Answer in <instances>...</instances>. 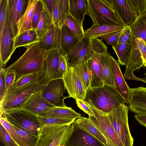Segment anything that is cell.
<instances>
[{
	"label": "cell",
	"mask_w": 146,
	"mask_h": 146,
	"mask_svg": "<svg viewBox=\"0 0 146 146\" xmlns=\"http://www.w3.org/2000/svg\"><path fill=\"white\" fill-rule=\"evenodd\" d=\"M41 78L39 75L31 74L23 76L17 79L9 88L0 102L8 100L30 85L35 84H41Z\"/></svg>",
	"instance_id": "22"
},
{
	"label": "cell",
	"mask_w": 146,
	"mask_h": 146,
	"mask_svg": "<svg viewBox=\"0 0 146 146\" xmlns=\"http://www.w3.org/2000/svg\"><path fill=\"white\" fill-rule=\"evenodd\" d=\"M131 31L129 27H125L117 43H131Z\"/></svg>",
	"instance_id": "46"
},
{
	"label": "cell",
	"mask_w": 146,
	"mask_h": 146,
	"mask_svg": "<svg viewBox=\"0 0 146 146\" xmlns=\"http://www.w3.org/2000/svg\"><path fill=\"white\" fill-rule=\"evenodd\" d=\"M68 67L65 56L60 54L58 68L59 73L62 75L65 73Z\"/></svg>",
	"instance_id": "50"
},
{
	"label": "cell",
	"mask_w": 146,
	"mask_h": 146,
	"mask_svg": "<svg viewBox=\"0 0 146 146\" xmlns=\"http://www.w3.org/2000/svg\"><path fill=\"white\" fill-rule=\"evenodd\" d=\"M0 122L9 132L14 143L18 146H29L4 117L0 116Z\"/></svg>",
	"instance_id": "39"
},
{
	"label": "cell",
	"mask_w": 146,
	"mask_h": 146,
	"mask_svg": "<svg viewBox=\"0 0 146 146\" xmlns=\"http://www.w3.org/2000/svg\"><path fill=\"white\" fill-rule=\"evenodd\" d=\"M38 38L36 30L32 29L17 35L15 38L14 48L20 46L26 47L29 45L38 42Z\"/></svg>",
	"instance_id": "31"
},
{
	"label": "cell",
	"mask_w": 146,
	"mask_h": 146,
	"mask_svg": "<svg viewBox=\"0 0 146 146\" xmlns=\"http://www.w3.org/2000/svg\"><path fill=\"white\" fill-rule=\"evenodd\" d=\"M86 2L87 14L92 19L93 25H123L106 0H87Z\"/></svg>",
	"instance_id": "3"
},
{
	"label": "cell",
	"mask_w": 146,
	"mask_h": 146,
	"mask_svg": "<svg viewBox=\"0 0 146 146\" xmlns=\"http://www.w3.org/2000/svg\"><path fill=\"white\" fill-rule=\"evenodd\" d=\"M13 146H18L14 143V144H13Z\"/></svg>",
	"instance_id": "54"
},
{
	"label": "cell",
	"mask_w": 146,
	"mask_h": 146,
	"mask_svg": "<svg viewBox=\"0 0 146 146\" xmlns=\"http://www.w3.org/2000/svg\"><path fill=\"white\" fill-rule=\"evenodd\" d=\"M88 104L94 115V116H89L88 118L105 138L108 146H124L106 113L98 110L92 105Z\"/></svg>",
	"instance_id": "9"
},
{
	"label": "cell",
	"mask_w": 146,
	"mask_h": 146,
	"mask_svg": "<svg viewBox=\"0 0 146 146\" xmlns=\"http://www.w3.org/2000/svg\"><path fill=\"white\" fill-rule=\"evenodd\" d=\"M88 60L79 61L72 66L80 77L86 92L90 87L91 77Z\"/></svg>",
	"instance_id": "32"
},
{
	"label": "cell",
	"mask_w": 146,
	"mask_h": 146,
	"mask_svg": "<svg viewBox=\"0 0 146 146\" xmlns=\"http://www.w3.org/2000/svg\"><path fill=\"white\" fill-rule=\"evenodd\" d=\"M137 17L146 14V0H130Z\"/></svg>",
	"instance_id": "43"
},
{
	"label": "cell",
	"mask_w": 146,
	"mask_h": 146,
	"mask_svg": "<svg viewBox=\"0 0 146 146\" xmlns=\"http://www.w3.org/2000/svg\"><path fill=\"white\" fill-rule=\"evenodd\" d=\"M61 32V29L52 24L46 33L38 38L41 48L46 51L55 49L60 50Z\"/></svg>",
	"instance_id": "21"
},
{
	"label": "cell",
	"mask_w": 146,
	"mask_h": 146,
	"mask_svg": "<svg viewBox=\"0 0 146 146\" xmlns=\"http://www.w3.org/2000/svg\"><path fill=\"white\" fill-rule=\"evenodd\" d=\"M66 90L62 78L55 79L44 85L42 95L47 101L55 106L66 107L64 100L68 96L63 95L64 92H66Z\"/></svg>",
	"instance_id": "11"
},
{
	"label": "cell",
	"mask_w": 146,
	"mask_h": 146,
	"mask_svg": "<svg viewBox=\"0 0 146 146\" xmlns=\"http://www.w3.org/2000/svg\"><path fill=\"white\" fill-rule=\"evenodd\" d=\"M8 0H0V35H1L5 19Z\"/></svg>",
	"instance_id": "45"
},
{
	"label": "cell",
	"mask_w": 146,
	"mask_h": 146,
	"mask_svg": "<svg viewBox=\"0 0 146 146\" xmlns=\"http://www.w3.org/2000/svg\"><path fill=\"white\" fill-rule=\"evenodd\" d=\"M92 54L88 60L91 77L90 88L102 87L104 85L101 64L102 55L108 52L107 46L102 39L92 38L91 40Z\"/></svg>",
	"instance_id": "5"
},
{
	"label": "cell",
	"mask_w": 146,
	"mask_h": 146,
	"mask_svg": "<svg viewBox=\"0 0 146 146\" xmlns=\"http://www.w3.org/2000/svg\"><path fill=\"white\" fill-rule=\"evenodd\" d=\"M36 116L41 127L46 126L70 125L74 123L76 119L43 117L39 115H37Z\"/></svg>",
	"instance_id": "38"
},
{
	"label": "cell",
	"mask_w": 146,
	"mask_h": 146,
	"mask_svg": "<svg viewBox=\"0 0 146 146\" xmlns=\"http://www.w3.org/2000/svg\"><path fill=\"white\" fill-rule=\"evenodd\" d=\"M73 129L72 124L41 127L36 146H65Z\"/></svg>",
	"instance_id": "6"
},
{
	"label": "cell",
	"mask_w": 146,
	"mask_h": 146,
	"mask_svg": "<svg viewBox=\"0 0 146 146\" xmlns=\"http://www.w3.org/2000/svg\"><path fill=\"white\" fill-rule=\"evenodd\" d=\"M106 1L125 27H129L137 19L136 13L130 0Z\"/></svg>",
	"instance_id": "15"
},
{
	"label": "cell",
	"mask_w": 146,
	"mask_h": 146,
	"mask_svg": "<svg viewBox=\"0 0 146 146\" xmlns=\"http://www.w3.org/2000/svg\"><path fill=\"white\" fill-rule=\"evenodd\" d=\"M129 110L136 114L146 115V87L131 88Z\"/></svg>",
	"instance_id": "20"
},
{
	"label": "cell",
	"mask_w": 146,
	"mask_h": 146,
	"mask_svg": "<svg viewBox=\"0 0 146 146\" xmlns=\"http://www.w3.org/2000/svg\"><path fill=\"white\" fill-rule=\"evenodd\" d=\"M74 122L78 127L97 139L106 146H108V144L105 138L88 118L81 117L75 120Z\"/></svg>",
	"instance_id": "29"
},
{
	"label": "cell",
	"mask_w": 146,
	"mask_h": 146,
	"mask_svg": "<svg viewBox=\"0 0 146 146\" xmlns=\"http://www.w3.org/2000/svg\"><path fill=\"white\" fill-rule=\"evenodd\" d=\"M0 140L5 146H13L14 143L10 135L1 124L0 125Z\"/></svg>",
	"instance_id": "44"
},
{
	"label": "cell",
	"mask_w": 146,
	"mask_h": 146,
	"mask_svg": "<svg viewBox=\"0 0 146 146\" xmlns=\"http://www.w3.org/2000/svg\"><path fill=\"white\" fill-rule=\"evenodd\" d=\"M60 54L58 49L47 51L44 72L40 80L41 84L45 85L51 80L62 78L58 72Z\"/></svg>",
	"instance_id": "14"
},
{
	"label": "cell",
	"mask_w": 146,
	"mask_h": 146,
	"mask_svg": "<svg viewBox=\"0 0 146 146\" xmlns=\"http://www.w3.org/2000/svg\"><path fill=\"white\" fill-rule=\"evenodd\" d=\"M129 27L132 34L136 38L143 39L146 44V14L138 17Z\"/></svg>",
	"instance_id": "35"
},
{
	"label": "cell",
	"mask_w": 146,
	"mask_h": 146,
	"mask_svg": "<svg viewBox=\"0 0 146 146\" xmlns=\"http://www.w3.org/2000/svg\"><path fill=\"white\" fill-rule=\"evenodd\" d=\"M110 53L103 54L101 60V64L104 79V85L115 88L110 58Z\"/></svg>",
	"instance_id": "34"
},
{
	"label": "cell",
	"mask_w": 146,
	"mask_h": 146,
	"mask_svg": "<svg viewBox=\"0 0 146 146\" xmlns=\"http://www.w3.org/2000/svg\"><path fill=\"white\" fill-rule=\"evenodd\" d=\"M84 100L105 113L125 103L122 97L113 87L107 85L89 88Z\"/></svg>",
	"instance_id": "2"
},
{
	"label": "cell",
	"mask_w": 146,
	"mask_h": 146,
	"mask_svg": "<svg viewBox=\"0 0 146 146\" xmlns=\"http://www.w3.org/2000/svg\"><path fill=\"white\" fill-rule=\"evenodd\" d=\"M16 80V76L15 72L5 70V81L6 93L9 88L14 83Z\"/></svg>",
	"instance_id": "47"
},
{
	"label": "cell",
	"mask_w": 146,
	"mask_h": 146,
	"mask_svg": "<svg viewBox=\"0 0 146 146\" xmlns=\"http://www.w3.org/2000/svg\"><path fill=\"white\" fill-rule=\"evenodd\" d=\"M61 31L60 54L65 56L79 40L66 25H63Z\"/></svg>",
	"instance_id": "25"
},
{
	"label": "cell",
	"mask_w": 146,
	"mask_h": 146,
	"mask_svg": "<svg viewBox=\"0 0 146 146\" xmlns=\"http://www.w3.org/2000/svg\"><path fill=\"white\" fill-rule=\"evenodd\" d=\"M44 85L35 84L30 85L8 100L0 102V110L3 113L21 109L34 93L42 89Z\"/></svg>",
	"instance_id": "12"
},
{
	"label": "cell",
	"mask_w": 146,
	"mask_h": 146,
	"mask_svg": "<svg viewBox=\"0 0 146 146\" xmlns=\"http://www.w3.org/2000/svg\"><path fill=\"white\" fill-rule=\"evenodd\" d=\"M112 47L118 58V62L122 65L127 66L131 50V44L117 43Z\"/></svg>",
	"instance_id": "36"
},
{
	"label": "cell",
	"mask_w": 146,
	"mask_h": 146,
	"mask_svg": "<svg viewBox=\"0 0 146 146\" xmlns=\"http://www.w3.org/2000/svg\"><path fill=\"white\" fill-rule=\"evenodd\" d=\"M92 39L85 36L65 56L68 67L79 61L89 60L92 54Z\"/></svg>",
	"instance_id": "16"
},
{
	"label": "cell",
	"mask_w": 146,
	"mask_h": 146,
	"mask_svg": "<svg viewBox=\"0 0 146 146\" xmlns=\"http://www.w3.org/2000/svg\"><path fill=\"white\" fill-rule=\"evenodd\" d=\"M43 9V5L42 0H37L32 20V25L33 29L36 30Z\"/></svg>",
	"instance_id": "41"
},
{
	"label": "cell",
	"mask_w": 146,
	"mask_h": 146,
	"mask_svg": "<svg viewBox=\"0 0 146 146\" xmlns=\"http://www.w3.org/2000/svg\"><path fill=\"white\" fill-rule=\"evenodd\" d=\"M129 107L122 104L106 113L115 132L124 146H133L128 122Z\"/></svg>",
	"instance_id": "4"
},
{
	"label": "cell",
	"mask_w": 146,
	"mask_h": 146,
	"mask_svg": "<svg viewBox=\"0 0 146 146\" xmlns=\"http://www.w3.org/2000/svg\"><path fill=\"white\" fill-rule=\"evenodd\" d=\"M63 25L67 26L79 40L86 36L82 24L78 22L70 14L66 18Z\"/></svg>",
	"instance_id": "37"
},
{
	"label": "cell",
	"mask_w": 146,
	"mask_h": 146,
	"mask_svg": "<svg viewBox=\"0 0 146 146\" xmlns=\"http://www.w3.org/2000/svg\"><path fill=\"white\" fill-rule=\"evenodd\" d=\"M42 89L33 94L21 109L37 115L42 112L56 107L48 102L43 97L42 95Z\"/></svg>",
	"instance_id": "19"
},
{
	"label": "cell",
	"mask_w": 146,
	"mask_h": 146,
	"mask_svg": "<svg viewBox=\"0 0 146 146\" xmlns=\"http://www.w3.org/2000/svg\"><path fill=\"white\" fill-rule=\"evenodd\" d=\"M38 115L46 117L75 119L82 117L81 114L76 112L72 108L67 107L65 108L55 107Z\"/></svg>",
	"instance_id": "26"
},
{
	"label": "cell",
	"mask_w": 146,
	"mask_h": 146,
	"mask_svg": "<svg viewBox=\"0 0 146 146\" xmlns=\"http://www.w3.org/2000/svg\"><path fill=\"white\" fill-rule=\"evenodd\" d=\"M62 76L68 94V97L75 100L77 99L84 100L86 91L74 68L72 67H68Z\"/></svg>",
	"instance_id": "13"
},
{
	"label": "cell",
	"mask_w": 146,
	"mask_h": 146,
	"mask_svg": "<svg viewBox=\"0 0 146 146\" xmlns=\"http://www.w3.org/2000/svg\"><path fill=\"white\" fill-rule=\"evenodd\" d=\"M131 50L129 58L123 76L125 79L140 81L135 76L133 71L143 66L146 61V44L140 38H136L131 33Z\"/></svg>",
	"instance_id": "8"
},
{
	"label": "cell",
	"mask_w": 146,
	"mask_h": 146,
	"mask_svg": "<svg viewBox=\"0 0 146 146\" xmlns=\"http://www.w3.org/2000/svg\"><path fill=\"white\" fill-rule=\"evenodd\" d=\"M69 14L82 24L87 14V4L86 0H69Z\"/></svg>",
	"instance_id": "30"
},
{
	"label": "cell",
	"mask_w": 146,
	"mask_h": 146,
	"mask_svg": "<svg viewBox=\"0 0 146 146\" xmlns=\"http://www.w3.org/2000/svg\"><path fill=\"white\" fill-rule=\"evenodd\" d=\"M72 124V131L65 146H106L97 139L78 127L74 122Z\"/></svg>",
	"instance_id": "17"
},
{
	"label": "cell",
	"mask_w": 146,
	"mask_h": 146,
	"mask_svg": "<svg viewBox=\"0 0 146 146\" xmlns=\"http://www.w3.org/2000/svg\"><path fill=\"white\" fill-rule=\"evenodd\" d=\"M12 125L32 134L39 136L41 126L36 115L22 109L7 112H0Z\"/></svg>",
	"instance_id": "7"
},
{
	"label": "cell",
	"mask_w": 146,
	"mask_h": 146,
	"mask_svg": "<svg viewBox=\"0 0 146 146\" xmlns=\"http://www.w3.org/2000/svg\"><path fill=\"white\" fill-rule=\"evenodd\" d=\"M69 11V0H53L52 19L54 26L61 29Z\"/></svg>",
	"instance_id": "24"
},
{
	"label": "cell",
	"mask_w": 146,
	"mask_h": 146,
	"mask_svg": "<svg viewBox=\"0 0 146 146\" xmlns=\"http://www.w3.org/2000/svg\"><path fill=\"white\" fill-rule=\"evenodd\" d=\"M113 80L115 88L113 87L129 105L131 95V88L126 82L121 73L118 61L110 54Z\"/></svg>",
	"instance_id": "18"
},
{
	"label": "cell",
	"mask_w": 146,
	"mask_h": 146,
	"mask_svg": "<svg viewBox=\"0 0 146 146\" xmlns=\"http://www.w3.org/2000/svg\"><path fill=\"white\" fill-rule=\"evenodd\" d=\"M0 39V67H3L5 65L15 50V37L10 21L8 3Z\"/></svg>",
	"instance_id": "10"
},
{
	"label": "cell",
	"mask_w": 146,
	"mask_h": 146,
	"mask_svg": "<svg viewBox=\"0 0 146 146\" xmlns=\"http://www.w3.org/2000/svg\"><path fill=\"white\" fill-rule=\"evenodd\" d=\"M134 116L137 121L141 125L146 128V115L136 114Z\"/></svg>",
	"instance_id": "52"
},
{
	"label": "cell",
	"mask_w": 146,
	"mask_h": 146,
	"mask_svg": "<svg viewBox=\"0 0 146 146\" xmlns=\"http://www.w3.org/2000/svg\"><path fill=\"white\" fill-rule=\"evenodd\" d=\"M48 11L52 18L53 0H42Z\"/></svg>",
	"instance_id": "51"
},
{
	"label": "cell",
	"mask_w": 146,
	"mask_h": 146,
	"mask_svg": "<svg viewBox=\"0 0 146 146\" xmlns=\"http://www.w3.org/2000/svg\"><path fill=\"white\" fill-rule=\"evenodd\" d=\"M76 103L80 109L83 111L89 116H94V114L88 104L84 100L77 99L76 100Z\"/></svg>",
	"instance_id": "49"
},
{
	"label": "cell",
	"mask_w": 146,
	"mask_h": 146,
	"mask_svg": "<svg viewBox=\"0 0 146 146\" xmlns=\"http://www.w3.org/2000/svg\"><path fill=\"white\" fill-rule=\"evenodd\" d=\"M37 1V0H28L25 11L18 23L17 35L33 29L32 20Z\"/></svg>",
	"instance_id": "27"
},
{
	"label": "cell",
	"mask_w": 146,
	"mask_h": 146,
	"mask_svg": "<svg viewBox=\"0 0 146 146\" xmlns=\"http://www.w3.org/2000/svg\"><path fill=\"white\" fill-rule=\"evenodd\" d=\"M12 126L29 146H36L39 139V136L32 134L14 125Z\"/></svg>",
	"instance_id": "40"
},
{
	"label": "cell",
	"mask_w": 146,
	"mask_h": 146,
	"mask_svg": "<svg viewBox=\"0 0 146 146\" xmlns=\"http://www.w3.org/2000/svg\"><path fill=\"white\" fill-rule=\"evenodd\" d=\"M125 27L122 25H93L90 28L84 31V34L86 36L90 38H98L103 35L121 31Z\"/></svg>",
	"instance_id": "28"
},
{
	"label": "cell",
	"mask_w": 146,
	"mask_h": 146,
	"mask_svg": "<svg viewBox=\"0 0 146 146\" xmlns=\"http://www.w3.org/2000/svg\"><path fill=\"white\" fill-rule=\"evenodd\" d=\"M143 66L146 67V61L144 62L143 64Z\"/></svg>",
	"instance_id": "53"
},
{
	"label": "cell",
	"mask_w": 146,
	"mask_h": 146,
	"mask_svg": "<svg viewBox=\"0 0 146 146\" xmlns=\"http://www.w3.org/2000/svg\"><path fill=\"white\" fill-rule=\"evenodd\" d=\"M5 70L0 67V102L3 98L6 93L5 81Z\"/></svg>",
	"instance_id": "48"
},
{
	"label": "cell",
	"mask_w": 146,
	"mask_h": 146,
	"mask_svg": "<svg viewBox=\"0 0 146 146\" xmlns=\"http://www.w3.org/2000/svg\"><path fill=\"white\" fill-rule=\"evenodd\" d=\"M26 48L25 52L5 69V71L15 72L16 80L31 74L38 75L41 77L44 72L47 51L41 48L38 42Z\"/></svg>",
	"instance_id": "1"
},
{
	"label": "cell",
	"mask_w": 146,
	"mask_h": 146,
	"mask_svg": "<svg viewBox=\"0 0 146 146\" xmlns=\"http://www.w3.org/2000/svg\"><path fill=\"white\" fill-rule=\"evenodd\" d=\"M28 2L27 0H8L10 21L15 38L18 35L19 22L25 11Z\"/></svg>",
	"instance_id": "23"
},
{
	"label": "cell",
	"mask_w": 146,
	"mask_h": 146,
	"mask_svg": "<svg viewBox=\"0 0 146 146\" xmlns=\"http://www.w3.org/2000/svg\"><path fill=\"white\" fill-rule=\"evenodd\" d=\"M123 30V29L119 31L103 35L99 37L104 40L107 45H112L117 43L119 38Z\"/></svg>",
	"instance_id": "42"
},
{
	"label": "cell",
	"mask_w": 146,
	"mask_h": 146,
	"mask_svg": "<svg viewBox=\"0 0 146 146\" xmlns=\"http://www.w3.org/2000/svg\"><path fill=\"white\" fill-rule=\"evenodd\" d=\"M42 3L43 9L41 12L36 30L38 38L43 36L53 23L52 18L50 14L43 2Z\"/></svg>",
	"instance_id": "33"
}]
</instances>
